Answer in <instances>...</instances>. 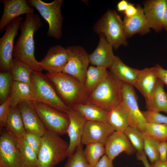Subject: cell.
<instances>
[{"instance_id": "1", "label": "cell", "mask_w": 167, "mask_h": 167, "mask_svg": "<svg viewBox=\"0 0 167 167\" xmlns=\"http://www.w3.org/2000/svg\"><path fill=\"white\" fill-rule=\"evenodd\" d=\"M44 26L39 15L34 13L26 15L20 26V34L14 45L13 58L29 66L33 71L43 70L40 62L36 59L34 35Z\"/></svg>"}, {"instance_id": "2", "label": "cell", "mask_w": 167, "mask_h": 167, "mask_svg": "<svg viewBox=\"0 0 167 167\" xmlns=\"http://www.w3.org/2000/svg\"><path fill=\"white\" fill-rule=\"evenodd\" d=\"M45 75L59 97L69 107L88 102L89 95L84 85L76 78L63 72H47Z\"/></svg>"}, {"instance_id": "3", "label": "cell", "mask_w": 167, "mask_h": 167, "mask_svg": "<svg viewBox=\"0 0 167 167\" xmlns=\"http://www.w3.org/2000/svg\"><path fill=\"white\" fill-rule=\"evenodd\" d=\"M69 143L57 133L47 130L42 137L38 167H54L68 157Z\"/></svg>"}, {"instance_id": "4", "label": "cell", "mask_w": 167, "mask_h": 167, "mask_svg": "<svg viewBox=\"0 0 167 167\" xmlns=\"http://www.w3.org/2000/svg\"><path fill=\"white\" fill-rule=\"evenodd\" d=\"M122 84L110 71L106 78L89 95L88 102L109 111L120 103Z\"/></svg>"}, {"instance_id": "5", "label": "cell", "mask_w": 167, "mask_h": 167, "mask_svg": "<svg viewBox=\"0 0 167 167\" xmlns=\"http://www.w3.org/2000/svg\"><path fill=\"white\" fill-rule=\"evenodd\" d=\"M92 29L96 34H103L115 50L121 45L126 46L128 45L123 20L114 10L107 11L94 24Z\"/></svg>"}, {"instance_id": "6", "label": "cell", "mask_w": 167, "mask_h": 167, "mask_svg": "<svg viewBox=\"0 0 167 167\" xmlns=\"http://www.w3.org/2000/svg\"><path fill=\"white\" fill-rule=\"evenodd\" d=\"M31 80L33 101L45 104L66 113L70 107L61 100L53 84L46 75L41 72L33 71Z\"/></svg>"}, {"instance_id": "7", "label": "cell", "mask_w": 167, "mask_h": 167, "mask_svg": "<svg viewBox=\"0 0 167 167\" xmlns=\"http://www.w3.org/2000/svg\"><path fill=\"white\" fill-rule=\"evenodd\" d=\"M28 4L35 7L47 22L48 36L56 39H60L62 35L63 18L61 11L63 0H55L51 2L41 0H28Z\"/></svg>"}, {"instance_id": "8", "label": "cell", "mask_w": 167, "mask_h": 167, "mask_svg": "<svg viewBox=\"0 0 167 167\" xmlns=\"http://www.w3.org/2000/svg\"><path fill=\"white\" fill-rule=\"evenodd\" d=\"M31 104L47 130L60 135L67 134L69 120L66 113L36 101Z\"/></svg>"}, {"instance_id": "9", "label": "cell", "mask_w": 167, "mask_h": 167, "mask_svg": "<svg viewBox=\"0 0 167 167\" xmlns=\"http://www.w3.org/2000/svg\"><path fill=\"white\" fill-rule=\"evenodd\" d=\"M23 18L20 16L6 26L3 35L0 38V71H10L12 64L14 43L18 34Z\"/></svg>"}, {"instance_id": "10", "label": "cell", "mask_w": 167, "mask_h": 167, "mask_svg": "<svg viewBox=\"0 0 167 167\" xmlns=\"http://www.w3.org/2000/svg\"><path fill=\"white\" fill-rule=\"evenodd\" d=\"M66 49L68 60L62 72L76 78L84 85L90 63L89 54L84 48L80 45L69 46Z\"/></svg>"}, {"instance_id": "11", "label": "cell", "mask_w": 167, "mask_h": 167, "mask_svg": "<svg viewBox=\"0 0 167 167\" xmlns=\"http://www.w3.org/2000/svg\"><path fill=\"white\" fill-rule=\"evenodd\" d=\"M120 104L127 115L129 126L144 132L147 122L139 109L138 97L133 86L123 83Z\"/></svg>"}, {"instance_id": "12", "label": "cell", "mask_w": 167, "mask_h": 167, "mask_svg": "<svg viewBox=\"0 0 167 167\" xmlns=\"http://www.w3.org/2000/svg\"><path fill=\"white\" fill-rule=\"evenodd\" d=\"M24 165L16 138L6 129L0 136V167H23Z\"/></svg>"}, {"instance_id": "13", "label": "cell", "mask_w": 167, "mask_h": 167, "mask_svg": "<svg viewBox=\"0 0 167 167\" xmlns=\"http://www.w3.org/2000/svg\"><path fill=\"white\" fill-rule=\"evenodd\" d=\"M115 130L107 122L87 121L81 139V143L87 145L95 143L105 145Z\"/></svg>"}, {"instance_id": "14", "label": "cell", "mask_w": 167, "mask_h": 167, "mask_svg": "<svg viewBox=\"0 0 167 167\" xmlns=\"http://www.w3.org/2000/svg\"><path fill=\"white\" fill-rule=\"evenodd\" d=\"M69 120L67 134L69 138L68 157L73 153L81 144V139L87 119L71 107L66 112Z\"/></svg>"}, {"instance_id": "15", "label": "cell", "mask_w": 167, "mask_h": 167, "mask_svg": "<svg viewBox=\"0 0 167 167\" xmlns=\"http://www.w3.org/2000/svg\"><path fill=\"white\" fill-rule=\"evenodd\" d=\"M3 11L0 20V32L15 19L23 14L34 13V10L26 0H2Z\"/></svg>"}, {"instance_id": "16", "label": "cell", "mask_w": 167, "mask_h": 167, "mask_svg": "<svg viewBox=\"0 0 167 167\" xmlns=\"http://www.w3.org/2000/svg\"><path fill=\"white\" fill-rule=\"evenodd\" d=\"M66 48L60 45L49 48L44 58L40 61L43 69L52 73L62 72L68 60Z\"/></svg>"}, {"instance_id": "17", "label": "cell", "mask_w": 167, "mask_h": 167, "mask_svg": "<svg viewBox=\"0 0 167 167\" xmlns=\"http://www.w3.org/2000/svg\"><path fill=\"white\" fill-rule=\"evenodd\" d=\"M99 35V40L97 47L92 53L89 54V62L92 66L110 69L115 57L113 48L103 34Z\"/></svg>"}, {"instance_id": "18", "label": "cell", "mask_w": 167, "mask_h": 167, "mask_svg": "<svg viewBox=\"0 0 167 167\" xmlns=\"http://www.w3.org/2000/svg\"><path fill=\"white\" fill-rule=\"evenodd\" d=\"M105 147V154L112 161L122 152L130 155L136 151L123 132L117 131L110 136Z\"/></svg>"}, {"instance_id": "19", "label": "cell", "mask_w": 167, "mask_h": 167, "mask_svg": "<svg viewBox=\"0 0 167 167\" xmlns=\"http://www.w3.org/2000/svg\"><path fill=\"white\" fill-rule=\"evenodd\" d=\"M17 106L20 111L26 131L42 137L47 129L32 106L31 101H21Z\"/></svg>"}, {"instance_id": "20", "label": "cell", "mask_w": 167, "mask_h": 167, "mask_svg": "<svg viewBox=\"0 0 167 167\" xmlns=\"http://www.w3.org/2000/svg\"><path fill=\"white\" fill-rule=\"evenodd\" d=\"M166 6V0H149L143 3V9L148 25L156 32L163 29V17Z\"/></svg>"}, {"instance_id": "21", "label": "cell", "mask_w": 167, "mask_h": 167, "mask_svg": "<svg viewBox=\"0 0 167 167\" xmlns=\"http://www.w3.org/2000/svg\"><path fill=\"white\" fill-rule=\"evenodd\" d=\"M138 12L135 15L127 17L124 16L123 20L125 34L126 38L136 34L144 35L148 33L150 28L146 19L143 8L138 6Z\"/></svg>"}, {"instance_id": "22", "label": "cell", "mask_w": 167, "mask_h": 167, "mask_svg": "<svg viewBox=\"0 0 167 167\" xmlns=\"http://www.w3.org/2000/svg\"><path fill=\"white\" fill-rule=\"evenodd\" d=\"M158 79L154 66L146 68L139 70L134 87L141 93L146 101L153 92Z\"/></svg>"}, {"instance_id": "23", "label": "cell", "mask_w": 167, "mask_h": 167, "mask_svg": "<svg viewBox=\"0 0 167 167\" xmlns=\"http://www.w3.org/2000/svg\"><path fill=\"white\" fill-rule=\"evenodd\" d=\"M164 83L158 78L156 85L151 95L145 101L147 110L167 114V93L165 91Z\"/></svg>"}, {"instance_id": "24", "label": "cell", "mask_w": 167, "mask_h": 167, "mask_svg": "<svg viewBox=\"0 0 167 167\" xmlns=\"http://www.w3.org/2000/svg\"><path fill=\"white\" fill-rule=\"evenodd\" d=\"M110 71L123 83L134 86L139 70L129 67L117 56H115Z\"/></svg>"}, {"instance_id": "25", "label": "cell", "mask_w": 167, "mask_h": 167, "mask_svg": "<svg viewBox=\"0 0 167 167\" xmlns=\"http://www.w3.org/2000/svg\"><path fill=\"white\" fill-rule=\"evenodd\" d=\"M87 121L107 122L108 111L89 102L75 105L71 107Z\"/></svg>"}, {"instance_id": "26", "label": "cell", "mask_w": 167, "mask_h": 167, "mask_svg": "<svg viewBox=\"0 0 167 167\" xmlns=\"http://www.w3.org/2000/svg\"><path fill=\"white\" fill-rule=\"evenodd\" d=\"M109 73L104 68L92 65L88 67L84 86L89 96L106 78Z\"/></svg>"}, {"instance_id": "27", "label": "cell", "mask_w": 167, "mask_h": 167, "mask_svg": "<svg viewBox=\"0 0 167 167\" xmlns=\"http://www.w3.org/2000/svg\"><path fill=\"white\" fill-rule=\"evenodd\" d=\"M5 127L16 138L24 137L26 131L17 106L11 107Z\"/></svg>"}, {"instance_id": "28", "label": "cell", "mask_w": 167, "mask_h": 167, "mask_svg": "<svg viewBox=\"0 0 167 167\" xmlns=\"http://www.w3.org/2000/svg\"><path fill=\"white\" fill-rule=\"evenodd\" d=\"M11 107L17 106L23 101H34L31 87L28 84L13 81L10 94Z\"/></svg>"}, {"instance_id": "29", "label": "cell", "mask_w": 167, "mask_h": 167, "mask_svg": "<svg viewBox=\"0 0 167 167\" xmlns=\"http://www.w3.org/2000/svg\"><path fill=\"white\" fill-rule=\"evenodd\" d=\"M107 122L115 131L122 132L129 126L127 115L120 104L108 111Z\"/></svg>"}, {"instance_id": "30", "label": "cell", "mask_w": 167, "mask_h": 167, "mask_svg": "<svg viewBox=\"0 0 167 167\" xmlns=\"http://www.w3.org/2000/svg\"><path fill=\"white\" fill-rule=\"evenodd\" d=\"M33 70L27 65L13 58L10 70L13 81L28 84L31 87V74Z\"/></svg>"}, {"instance_id": "31", "label": "cell", "mask_w": 167, "mask_h": 167, "mask_svg": "<svg viewBox=\"0 0 167 167\" xmlns=\"http://www.w3.org/2000/svg\"><path fill=\"white\" fill-rule=\"evenodd\" d=\"M17 145L24 165L37 166L38 156L24 137L16 138Z\"/></svg>"}, {"instance_id": "32", "label": "cell", "mask_w": 167, "mask_h": 167, "mask_svg": "<svg viewBox=\"0 0 167 167\" xmlns=\"http://www.w3.org/2000/svg\"><path fill=\"white\" fill-rule=\"evenodd\" d=\"M84 150V156L90 167H94L100 159L101 156L105 154V145L95 143L86 145Z\"/></svg>"}, {"instance_id": "33", "label": "cell", "mask_w": 167, "mask_h": 167, "mask_svg": "<svg viewBox=\"0 0 167 167\" xmlns=\"http://www.w3.org/2000/svg\"><path fill=\"white\" fill-rule=\"evenodd\" d=\"M144 151L151 164L160 160L158 147L160 141L143 132Z\"/></svg>"}, {"instance_id": "34", "label": "cell", "mask_w": 167, "mask_h": 167, "mask_svg": "<svg viewBox=\"0 0 167 167\" xmlns=\"http://www.w3.org/2000/svg\"><path fill=\"white\" fill-rule=\"evenodd\" d=\"M123 133L138 153H141L144 151L143 132L137 129L129 126Z\"/></svg>"}, {"instance_id": "35", "label": "cell", "mask_w": 167, "mask_h": 167, "mask_svg": "<svg viewBox=\"0 0 167 167\" xmlns=\"http://www.w3.org/2000/svg\"><path fill=\"white\" fill-rule=\"evenodd\" d=\"M144 132L160 141H167V124L147 122Z\"/></svg>"}, {"instance_id": "36", "label": "cell", "mask_w": 167, "mask_h": 167, "mask_svg": "<svg viewBox=\"0 0 167 167\" xmlns=\"http://www.w3.org/2000/svg\"><path fill=\"white\" fill-rule=\"evenodd\" d=\"M13 81L10 71L0 72V104L9 97Z\"/></svg>"}, {"instance_id": "37", "label": "cell", "mask_w": 167, "mask_h": 167, "mask_svg": "<svg viewBox=\"0 0 167 167\" xmlns=\"http://www.w3.org/2000/svg\"><path fill=\"white\" fill-rule=\"evenodd\" d=\"M68 157L64 167H90L84 156L82 143L77 147L75 152Z\"/></svg>"}, {"instance_id": "38", "label": "cell", "mask_w": 167, "mask_h": 167, "mask_svg": "<svg viewBox=\"0 0 167 167\" xmlns=\"http://www.w3.org/2000/svg\"><path fill=\"white\" fill-rule=\"evenodd\" d=\"M147 122L167 124V116L157 112L148 110L142 111Z\"/></svg>"}, {"instance_id": "39", "label": "cell", "mask_w": 167, "mask_h": 167, "mask_svg": "<svg viewBox=\"0 0 167 167\" xmlns=\"http://www.w3.org/2000/svg\"><path fill=\"white\" fill-rule=\"evenodd\" d=\"M24 138L38 155L42 143V137L34 133L26 131Z\"/></svg>"}, {"instance_id": "40", "label": "cell", "mask_w": 167, "mask_h": 167, "mask_svg": "<svg viewBox=\"0 0 167 167\" xmlns=\"http://www.w3.org/2000/svg\"><path fill=\"white\" fill-rule=\"evenodd\" d=\"M10 106V97L0 105V128L5 127L8 117L9 114Z\"/></svg>"}, {"instance_id": "41", "label": "cell", "mask_w": 167, "mask_h": 167, "mask_svg": "<svg viewBox=\"0 0 167 167\" xmlns=\"http://www.w3.org/2000/svg\"><path fill=\"white\" fill-rule=\"evenodd\" d=\"M158 149L160 160L163 161H167V141L160 142Z\"/></svg>"}, {"instance_id": "42", "label": "cell", "mask_w": 167, "mask_h": 167, "mask_svg": "<svg viewBox=\"0 0 167 167\" xmlns=\"http://www.w3.org/2000/svg\"><path fill=\"white\" fill-rule=\"evenodd\" d=\"M154 67L158 78L167 86V70L164 69L158 64H156Z\"/></svg>"}, {"instance_id": "43", "label": "cell", "mask_w": 167, "mask_h": 167, "mask_svg": "<svg viewBox=\"0 0 167 167\" xmlns=\"http://www.w3.org/2000/svg\"><path fill=\"white\" fill-rule=\"evenodd\" d=\"M112 161L105 154L102 156L94 167H114Z\"/></svg>"}, {"instance_id": "44", "label": "cell", "mask_w": 167, "mask_h": 167, "mask_svg": "<svg viewBox=\"0 0 167 167\" xmlns=\"http://www.w3.org/2000/svg\"><path fill=\"white\" fill-rule=\"evenodd\" d=\"M138 8L136 7L132 4L129 3V4L124 11L125 16L127 17L133 16L137 14L138 12Z\"/></svg>"}, {"instance_id": "45", "label": "cell", "mask_w": 167, "mask_h": 167, "mask_svg": "<svg viewBox=\"0 0 167 167\" xmlns=\"http://www.w3.org/2000/svg\"><path fill=\"white\" fill-rule=\"evenodd\" d=\"M136 157L138 160L142 162L144 167H151L144 151L141 153L137 152Z\"/></svg>"}, {"instance_id": "46", "label": "cell", "mask_w": 167, "mask_h": 167, "mask_svg": "<svg viewBox=\"0 0 167 167\" xmlns=\"http://www.w3.org/2000/svg\"><path fill=\"white\" fill-rule=\"evenodd\" d=\"M129 3L126 0H122L119 2L117 5V9L120 12L124 11L127 8Z\"/></svg>"}, {"instance_id": "47", "label": "cell", "mask_w": 167, "mask_h": 167, "mask_svg": "<svg viewBox=\"0 0 167 167\" xmlns=\"http://www.w3.org/2000/svg\"><path fill=\"white\" fill-rule=\"evenodd\" d=\"M150 165L151 167H167V161H163L159 160Z\"/></svg>"}, {"instance_id": "48", "label": "cell", "mask_w": 167, "mask_h": 167, "mask_svg": "<svg viewBox=\"0 0 167 167\" xmlns=\"http://www.w3.org/2000/svg\"><path fill=\"white\" fill-rule=\"evenodd\" d=\"M163 29L167 32V4L163 17Z\"/></svg>"}, {"instance_id": "49", "label": "cell", "mask_w": 167, "mask_h": 167, "mask_svg": "<svg viewBox=\"0 0 167 167\" xmlns=\"http://www.w3.org/2000/svg\"><path fill=\"white\" fill-rule=\"evenodd\" d=\"M23 167H38L37 166H28L26 165H24Z\"/></svg>"}, {"instance_id": "50", "label": "cell", "mask_w": 167, "mask_h": 167, "mask_svg": "<svg viewBox=\"0 0 167 167\" xmlns=\"http://www.w3.org/2000/svg\"><path fill=\"white\" fill-rule=\"evenodd\" d=\"M166 0V3H167V0Z\"/></svg>"}]
</instances>
